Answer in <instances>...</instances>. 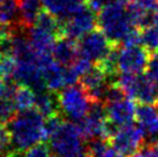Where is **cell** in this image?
<instances>
[{"mask_svg":"<svg viewBox=\"0 0 158 157\" xmlns=\"http://www.w3.org/2000/svg\"><path fill=\"white\" fill-rule=\"evenodd\" d=\"M0 157H2V156H0Z\"/></svg>","mask_w":158,"mask_h":157,"instance_id":"obj_35","label":"cell"},{"mask_svg":"<svg viewBox=\"0 0 158 157\" xmlns=\"http://www.w3.org/2000/svg\"><path fill=\"white\" fill-rule=\"evenodd\" d=\"M36 98H37V92L30 87L22 84L15 87L12 96L14 105L19 112L32 110V108H35L36 105Z\"/></svg>","mask_w":158,"mask_h":157,"instance_id":"obj_18","label":"cell"},{"mask_svg":"<svg viewBox=\"0 0 158 157\" xmlns=\"http://www.w3.org/2000/svg\"><path fill=\"white\" fill-rule=\"evenodd\" d=\"M13 150L24 153L34 146L48 140L46 120L37 110L18 112L7 124Z\"/></svg>","mask_w":158,"mask_h":157,"instance_id":"obj_1","label":"cell"},{"mask_svg":"<svg viewBox=\"0 0 158 157\" xmlns=\"http://www.w3.org/2000/svg\"><path fill=\"white\" fill-rule=\"evenodd\" d=\"M141 46L149 53L157 54L158 53V31L152 28L141 29Z\"/></svg>","mask_w":158,"mask_h":157,"instance_id":"obj_21","label":"cell"},{"mask_svg":"<svg viewBox=\"0 0 158 157\" xmlns=\"http://www.w3.org/2000/svg\"><path fill=\"white\" fill-rule=\"evenodd\" d=\"M16 60L10 56L2 57L0 60V78H2L5 82L12 83L15 81L16 75Z\"/></svg>","mask_w":158,"mask_h":157,"instance_id":"obj_22","label":"cell"},{"mask_svg":"<svg viewBox=\"0 0 158 157\" xmlns=\"http://www.w3.org/2000/svg\"><path fill=\"white\" fill-rule=\"evenodd\" d=\"M147 75L151 78V81L158 89V53L150 58L149 65L147 68Z\"/></svg>","mask_w":158,"mask_h":157,"instance_id":"obj_27","label":"cell"},{"mask_svg":"<svg viewBox=\"0 0 158 157\" xmlns=\"http://www.w3.org/2000/svg\"><path fill=\"white\" fill-rule=\"evenodd\" d=\"M110 146L106 139H94L88 143L89 157H103Z\"/></svg>","mask_w":158,"mask_h":157,"instance_id":"obj_24","label":"cell"},{"mask_svg":"<svg viewBox=\"0 0 158 157\" xmlns=\"http://www.w3.org/2000/svg\"><path fill=\"white\" fill-rule=\"evenodd\" d=\"M19 20L22 28H30L42 14V0H18Z\"/></svg>","mask_w":158,"mask_h":157,"instance_id":"obj_16","label":"cell"},{"mask_svg":"<svg viewBox=\"0 0 158 157\" xmlns=\"http://www.w3.org/2000/svg\"><path fill=\"white\" fill-rule=\"evenodd\" d=\"M21 157H50V148L40 143L26 150Z\"/></svg>","mask_w":158,"mask_h":157,"instance_id":"obj_26","label":"cell"},{"mask_svg":"<svg viewBox=\"0 0 158 157\" xmlns=\"http://www.w3.org/2000/svg\"><path fill=\"white\" fill-rule=\"evenodd\" d=\"M144 139L145 134L143 128L140 125L134 124L117 128L110 138L112 147L123 156L128 157L140 149Z\"/></svg>","mask_w":158,"mask_h":157,"instance_id":"obj_9","label":"cell"},{"mask_svg":"<svg viewBox=\"0 0 158 157\" xmlns=\"http://www.w3.org/2000/svg\"><path fill=\"white\" fill-rule=\"evenodd\" d=\"M76 124L81 128L85 139L107 140L114 132V129H112L113 127L107 121L104 103H92L87 117Z\"/></svg>","mask_w":158,"mask_h":157,"instance_id":"obj_6","label":"cell"},{"mask_svg":"<svg viewBox=\"0 0 158 157\" xmlns=\"http://www.w3.org/2000/svg\"><path fill=\"white\" fill-rule=\"evenodd\" d=\"M79 57L77 44L75 40L64 37L58 39L52 51V58L62 66H70Z\"/></svg>","mask_w":158,"mask_h":157,"instance_id":"obj_15","label":"cell"},{"mask_svg":"<svg viewBox=\"0 0 158 157\" xmlns=\"http://www.w3.org/2000/svg\"><path fill=\"white\" fill-rule=\"evenodd\" d=\"M13 151L12 140L8 129L4 126H0V156L5 157Z\"/></svg>","mask_w":158,"mask_h":157,"instance_id":"obj_25","label":"cell"},{"mask_svg":"<svg viewBox=\"0 0 158 157\" xmlns=\"http://www.w3.org/2000/svg\"><path fill=\"white\" fill-rule=\"evenodd\" d=\"M18 110L14 105L12 97H5L0 100V125H7L15 116Z\"/></svg>","mask_w":158,"mask_h":157,"instance_id":"obj_23","label":"cell"},{"mask_svg":"<svg viewBox=\"0 0 158 157\" xmlns=\"http://www.w3.org/2000/svg\"><path fill=\"white\" fill-rule=\"evenodd\" d=\"M2 49H1V46H0V60H1V59H2Z\"/></svg>","mask_w":158,"mask_h":157,"instance_id":"obj_33","label":"cell"},{"mask_svg":"<svg viewBox=\"0 0 158 157\" xmlns=\"http://www.w3.org/2000/svg\"><path fill=\"white\" fill-rule=\"evenodd\" d=\"M42 70L46 89L50 91L54 92L69 87L67 66L60 65L53 58H51L42 64Z\"/></svg>","mask_w":158,"mask_h":157,"instance_id":"obj_13","label":"cell"},{"mask_svg":"<svg viewBox=\"0 0 158 157\" xmlns=\"http://www.w3.org/2000/svg\"><path fill=\"white\" fill-rule=\"evenodd\" d=\"M147 28H152V29L158 31V12H156V13L151 15L149 21V26L147 27Z\"/></svg>","mask_w":158,"mask_h":157,"instance_id":"obj_31","label":"cell"},{"mask_svg":"<svg viewBox=\"0 0 158 157\" xmlns=\"http://www.w3.org/2000/svg\"><path fill=\"white\" fill-rule=\"evenodd\" d=\"M60 21V20H59ZM61 23V34L64 37L76 40L81 39L85 35L95 30L97 20L94 15V12L84 6L79 12L73 14L68 19L60 21Z\"/></svg>","mask_w":158,"mask_h":157,"instance_id":"obj_10","label":"cell"},{"mask_svg":"<svg viewBox=\"0 0 158 157\" xmlns=\"http://www.w3.org/2000/svg\"><path fill=\"white\" fill-rule=\"evenodd\" d=\"M103 157H125L121 153H119L117 149H114L113 147H109L106 149L105 154L103 155Z\"/></svg>","mask_w":158,"mask_h":157,"instance_id":"obj_30","label":"cell"},{"mask_svg":"<svg viewBox=\"0 0 158 157\" xmlns=\"http://www.w3.org/2000/svg\"><path fill=\"white\" fill-rule=\"evenodd\" d=\"M157 104H158V103H157Z\"/></svg>","mask_w":158,"mask_h":157,"instance_id":"obj_36","label":"cell"},{"mask_svg":"<svg viewBox=\"0 0 158 157\" xmlns=\"http://www.w3.org/2000/svg\"><path fill=\"white\" fill-rule=\"evenodd\" d=\"M46 12L64 21L85 6V0H42Z\"/></svg>","mask_w":158,"mask_h":157,"instance_id":"obj_14","label":"cell"},{"mask_svg":"<svg viewBox=\"0 0 158 157\" xmlns=\"http://www.w3.org/2000/svg\"><path fill=\"white\" fill-rule=\"evenodd\" d=\"M54 157H58V156H54Z\"/></svg>","mask_w":158,"mask_h":157,"instance_id":"obj_34","label":"cell"},{"mask_svg":"<svg viewBox=\"0 0 158 157\" xmlns=\"http://www.w3.org/2000/svg\"><path fill=\"white\" fill-rule=\"evenodd\" d=\"M48 140L50 150L58 157H89L85 138L76 122L62 120Z\"/></svg>","mask_w":158,"mask_h":157,"instance_id":"obj_3","label":"cell"},{"mask_svg":"<svg viewBox=\"0 0 158 157\" xmlns=\"http://www.w3.org/2000/svg\"><path fill=\"white\" fill-rule=\"evenodd\" d=\"M35 110H37L43 117L51 118L58 114L59 105L58 98L53 95L52 91H40L37 92Z\"/></svg>","mask_w":158,"mask_h":157,"instance_id":"obj_19","label":"cell"},{"mask_svg":"<svg viewBox=\"0 0 158 157\" xmlns=\"http://www.w3.org/2000/svg\"><path fill=\"white\" fill-rule=\"evenodd\" d=\"M0 28L13 30L22 28L19 20L18 0H0Z\"/></svg>","mask_w":158,"mask_h":157,"instance_id":"obj_17","label":"cell"},{"mask_svg":"<svg viewBox=\"0 0 158 157\" xmlns=\"http://www.w3.org/2000/svg\"><path fill=\"white\" fill-rule=\"evenodd\" d=\"M115 45L111 43L102 31L94 30L79 40L77 50L80 57L85 58L95 65H99L109 57Z\"/></svg>","mask_w":158,"mask_h":157,"instance_id":"obj_7","label":"cell"},{"mask_svg":"<svg viewBox=\"0 0 158 157\" xmlns=\"http://www.w3.org/2000/svg\"><path fill=\"white\" fill-rule=\"evenodd\" d=\"M141 157H158V143H149L139 150Z\"/></svg>","mask_w":158,"mask_h":157,"instance_id":"obj_29","label":"cell"},{"mask_svg":"<svg viewBox=\"0 0 158 157\" xmlns=\"http://www.w3.org/2000/svg\"><path fill=\"white\" fill-rule=\"evenodd\" d=\"M107 78L109 75L98 66L92 67L81 78V86L92 103H104L106 92L110 88Z\"/></svg>","mask_w":158,"mask_h":157,"instance_id":"obj_12","label":"cell"},{"mask_svg":"<svg viewBox=\"0 0 158 157\" xmlns=\"http://www.w3.org/2000/svg\"><path fill=\"white\" fill-rule=\"evenodd\" d=\"M149 61V52L141 45H123L118 49L117 70L121 74H142Z\"/></svg>","mask_w":158,"mask_h":157,"instance_id":"obj_8","label":"cell"},{"mask_svg":"<svg viewBox=\"0 0 158 157\" xmlns=\"http://www.w3.org/2000/svg\"><path fill=\"white\" fill-rule=\"evenodd\" d=\"M59 110L69 120L80 122L87 117L92 102L82 86H69L64 88L57 95Z\"/></svg>","mask_w":158,"mask_h":157,"instance_id":"obj_5","label":"cell"},{"mask_svg":"<svg viewBox=\"0 0 158 157\" xmlns=\"http://www.w3.org/2000/svg\"><path fill=\"white\" fill-rule=\"evenodd\" d=\"M158 119V108L151 104H141L136 109V120L143 131L152 126Z\"/></svg>","mask_w":158,"mask_h":157,"instance_id":"obj_20","label":"cell"},{"mask_svg":"<svg viewBox=\"0 0 158 157\" xmlns=\"http://www.w3.org/2000/svg\"><path fill=\"white\" fill-rule=\"evenodd\" d=\"M105 111L107 121L113 128H119L133 124L136 118V105L134 100L125 96L113 102L105 103Z\"/></svg>","mask_w":158,"mask_h":157,"instance_id":"obj_11","label":"cell"},{"mask_svg":"<svg viewBox=\"0 0 158 157\" xmlns=\"http://www.w3.org/2000/svg\"><path fill=\"white\" fill-rule=\"evenodd\" d=\"M114 84L127 97L141 104L158 103V89L147 74H121Z\"/></svg>","mask_w":158,"mask_h":157,"instance_id":"obj_4","label":"cell"},{"mask_svg":"<svg viewBox=\"0 0 158 157\" xmlns=\"http://www.w3.org/2000/svg\"><path fill=\"white\" fill-rule=\"evenodd\" d=\"M114 1L115 0H85V5L92 12L101 13L105 7H107L109 5L114 2Z\"/></svg>","mask_w":158,"mask_h":157,"instance_id":"obj_28","label":"cell"},{"mask_svg":"<svg viewBox=\"0 0 158 157\" xmlns=\"http://www.w3.org/2000/svg\"><path fill=\"white\" fill-rule=\"evenodd\" d=\"M97 23L101 31L113 45L123 44L134 29H139L133 24L127 7L118 0L110 4L98 14Z\"/></svg>","mask_w":158,"mask_h":157,"instance_id":"obj_2","label":"cell"},{"mask_svg":"<svg viewBox=\"0 0 158 157\" xmlns=\"http://www.w3.org/2000/svg\"><path fill=\"white\" fill-rule=\"evenodd\" d=\"M118 1L123 5H129V4H132L133 1H135V0H118Z\"/></svg>","mask_w":158,"mask_h":157,"instance_id":"obj_32","label":"cell"}]
</instances>
